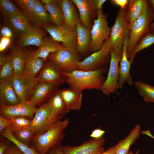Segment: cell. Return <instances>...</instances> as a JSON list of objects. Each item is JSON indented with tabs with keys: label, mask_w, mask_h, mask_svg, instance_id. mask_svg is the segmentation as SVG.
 Returning a JSON list of instances; mask_svg holds the SVG:
<instances>
[{
	"label": "cell",
	"mask_w": 154,
	"mask_h": 154,
	"mask_svg": "<svg viewBox=\"0 0 154 154\" xmlns=\"http://www.w3.org/2000/svg\"><path fill=\"white\" fill-rule=\"evenodd\" d=\"M104 71L103 66L94 71L76 70L70 72H62L70 88L82 92L85 90H100L106 79Z\"/></svg>",
	"instance_id": "6da1fadb"
},
{
	"label": "cell",
	"mask_w": 154,
	"mask_h": 154,
	"mask_svg": "<svg viewBox=\"0 0 154 154\" xmlns=\"http://www.w3.org/2000/svg\"><path fill=\"white\" fill-rule=\"evenodd\" d=\"M69 123L68 118L59 120L43 134L33 137L32 143L39 154H46L52 147L60 143L64 131Z\"/></svg>",
	"instance_id": "7a4b0ae2"
},
{
	"label": "cell",
	"mask_w": 154,
	"mask_h": 154,
	"mask_svg": "<svg viewBox=\"0 0 154 154\" xmlns=\"http://www.w3.org/2000/svg\"><path fill=\"white\" fill-rule=\"evenodd\" d=\"M154 20V10L149 1L143 13L129 27L126 48V53L129 59L134 48L143 36L149 32L150 25Z\"/></svg>",
	"instance_id": "3957f363"
},
{
	"label": "cell",
	"mask_w": 154,
	"mask_h": 154,
	"mask_svg": "<svg viewBox=\"0 0 154 154\" xmlns=\"http://www.w3.org/2000/svg\"><path fill=\"white\" fill-rule=\"evenodd\" d=\"M97 17L93 21L90 31L91 40L89 49L95 52L103 46L106 40L109 37L111 28L108 25V14H104L103 9L96 11Z\"/></svg>",
	"instance_id": "277c9868"
},
{
	"label": "cell",
	"mask_w": 154,
	"mask_h": 154,
	"mask_svg": "<svg viewBox=\"0 0 154 154\" xmlns=\"http://www.w3.org/2000/svg\"><path fill=\"white\" fill-rule=\"evenodd\" d=\"M129 30V26L120 9L117 13L115 23L111 28L108 40L111 50L121 57L124 38Z\"/></svg>",
	"instance_id": "5b68a950"
},
{
	"label": "cell",
	"mask_w": 154,
	"mask_h": 154,
	"mask_svg": "<svg viewBox=\"0 0 154 154\" xmlns=\"http://www.w3.org/2000/svg\"><path fill=\"white\" fill-rule=\"evenodd\" d=\"M77 51L63 47L54 52L50 53L47 60L62 72H70L78 70L79 62Z\"/></svg>",
	"instance_id": "8992f818"
},
{
	"label": "cell",
	"mask_w": 154,
	"mask_h": 154,
	"mask_svg": "<svg viewBox=\"0 0 154 154\" xmlns=\"http://www.w3.org/2000/svg\"><path fill=\"white\" fill-rule=\"evenodd\" d=\"M44 29L53 39L61 43L63 47L77 51L76 29L72 30L64 22L58 26L51 24L45 27Z\"/></svg>",
	"instance_id": "52a82bcc"
},
{
	"label": "cell",
	"mask_w": 154,
	"mask_h": 154,
	"mask_svg": "<svg viewBox=\"0 0 154 154\" xmlns=\"http://www.w3.org/2000/svg\"><path fill=\"white\" fill-rule=\"evenodd\" d=\"M111 50L108 38L101 49L78 62V70L94 71L100 68L110 60Z\"/></svg>",
	"instance_id": "ba28073f"
},
{
	"label": "cell",
	"mask_w": 154,
	"mask_h": 154,
	"mask_svg": "<svg viewBox=\"0 0 154 154\" xmlns=\"http://www.w3.org/2000/svg\"><path fill=\"white\" fill-rule=\"evenodd\" d=\"M62 118L52 116L45 102L37 108L32 119L30 126L33 132L34 136L45 132L54 123L61 120Z\"/></svg>",
	"instance_id": "9c48e42d"
},
{
	"label": "cell",
	"mask_w": 154,
	"mask_h": 154,
	"mask_svg": "<svg viewBox=\"0 0 154 154\" xmlns=\"http://www.w3.org/2000/svg\"><path fill=\"white\" fill-rule=\"evenodd\" d=\"M12 84L20 102L30 101L34 88L38 82L36 77L23 74L13 76Z\"/></svg>",
	"instance_id": "30bf717a"
},
{
	"label": "cell",
	"mask_w": 154,
	"mask_h": 154,
	"mask_svg": "<svg viewBox=\"0 0 154 154\" xmlns=\"http://www.w3.org/2000/svg\"><path fill=\"white\" fill-rule=\"evenodd\" d=\"M122 57L111 50L109 68L107 77L101 90L106 95H109L119 89L118 81L120 75L119 63Z\"/></svg>",
	"instance_id": "8fae6325"
},
{
	"label": "cell",
	"mask_w": 154,
	"mask_h": 154,
	"mask_svg": "<svg viewBox=\"0 0 154 154\" xmlns=\"http://www.w3.org/2000/svg\"><path fill=\"white\" fill-rule=\"evenodd\" d=\"M105 139L103 137L93 138L77 146L67 145L62 146L63 154H100L104 152Z\"/></svg>",
	"instance_id": "7c38bea8"
},
{
	"label": "cell",
	"mask_w": 154,
	"mask_h": 154,
	"mask_svg": "<svg viewBox=\"0 0 154 154\" xmlns=\"http://www.w3.org/2000/svg\"><path fill=\"white\" fill-rule=\"evenodd\" d=\"M36 77L38 81L51 83L57 87L66 82V80L62 71L48 60L45 62Z\"/></svg>",
	"instance_id": "4fadbf2b"
},
{
	"label": "cell",
	"mask_w": 154,
	"mask_h": 154,
	"mask_svg": "<svg viewBox=\"0 0 154 154\" xmlns=\"http://www.w3.org/2000/svg\"><path fill=\"white\" fill-rule=\"evenodd\" d=\"M37 108L33 106L29 101L21 102L18 104L10 106L0 104V114L6 118L23 116L32 119Z\"/></svg>",
	"instance_id": "5bb4252c"
},
{
	"label": "cell",
	"mask_w": 154,
	"mask_h": 154,
	"mask_svg": "<svg viewBox=\"0 0 154 154\" xmlns=\"http://www.w3.org/2000/svg\"><path fill=\"white\" fill-rule=\"evenodd\" d=\"M55 85L49 83L38 81L35 85L30 100L34 107L47 101L57 90Z\"/></svg>",
	"instance_id": "9a60e30c"
},
{
	"label": "cell",
	"mask_w": 154,
	"mask_h": 154,
	"mask_svg": "<svg viewBox=\"0 0 154 154\" xmlns=\"http://www.w3.org/2000/svg\"><path fill=\"white\" fill-rule=\"evenodd\" d=\"M77 7L79 13V18L84 27H92V22L97 15L93 0H71Z\"/></svg>",
	"instance_id": "2e32d148"
},
{
	"label": "cell",
	"mask_w": 154,
	"mask_h": 154,
	"mask_svg": "<svg viewBox=\"0 0 154 154\" xmlns=\"http://www.w3.org/2000/svg\"><path fill=\"white\" fill-rule=\"evenodd\" d=\"M149 2V0H129L124 8H120L129 27L143 13L147 7Z\"/></svg>",
	"instance_id": "e0dca14e"
},
{
	"label": "cell",
	"mask_w": 154,
	"mask_h": 154,
	"mask_svg": "<svg viewBox=\"0 0 154 154\" xmlns=\"http://www.w3.org/2000/svg\"><path fill=\"white\" fill-rule=\"evenodd\" d=\"M42 28L32 26L26 32L19 36L18 46L23 48L28 46L33 45L39 47L43 38L45 37L46 31Z\"/></svg>",
	"instance_id": "ac0fdd59"
},
{
	"label": "cell",
	"mask_w": 154,
	"mask_h": 154,
	"mask_svg": "<svg viewBox=\"0 0 154 154\" xmlns=\"http://www.w3.org/2000/svg\"><path fill=\"white\" fill-rule=\"evenodd\" d=\"M128 33L124 38L122 53V58L120 62V75L118 81L119 89H122L124 83L126 82L129 86L133 84V79L131 76L130 70L131 64L128 58L126 48L128 41Z\"/></svg>",
	"instance_id": "d6986e66"
},
{
	"label": "cell",
	"mask_w": 154,
	"mask_h": 154,
	"mask_svg": "<svg viewBox=\"0 0 154 154\" xmlns=\"http://www.w3.org/2000/svg\"><path fill=\"white\" fill-rule=\"evenodd\" d=\"M54 117L63 116L70 111L66 107L62 98L61 90H56L45 102Z\"/></svg>",
	"instance_id": "ffe728a7"
},
{
	"label": "cell",
	"mask_w": 154,
	"mask_h": 154,
	"mask_svg": "<svg viewBox=\"0 0 154 154\" xmlns=\"http://www.w3.org/2000/svg\"><path fill=\"white\" fill-rule=\"evenodd\" d=\"M0 104L10 106L21 102L13 87L11 79L0 82Z\"/></svg>",
	"instance_id": "44dd1931"
},
{
	"label": "cell",
	"mask_w": 154,
	"mask_h": 154,
	"mask_svg": "<svg viewBox=\"0 0 154 154\" xmlns=\"http://www.w3.org/2000/svg\"><path fill=\"white\" fill-rule=\"evenodd\" d=\"M31 21L34 26L41 28L52 24L51 17L41 1L38 0L34 6Z\"/></svg>",
	"instance_id": "7402d4cb"
},
{
	"label": "cell",
	"mask_w": 154,
	"mask_h": 154,
	"mask_svg": "<svg viewBox=\"0 0 154 154\" xmlns=\"http://www.w3.org/2000/svg\"><path fill=\"white\" fill-rule=\"evenodd\" d=\"M63 47L61 43L56 41L51 37H45L38 49L33 52L34 56L41 58L45 62L49 54L58 51Z\"/></svg>",
	"instance_id": "603a6c76"
},
{
	"label": "cell",
	"mask_w": 154,
	"mask_h": 154,
	"mask_svg": "<svg viewBox=\"0 0 154 154\" xmlns=\"http://www.w3.org/2000/svg\"><path fill=\"white\" fill-rule=\"evenodd\" d=\"M74 4L71 0H61L60 5L63 13L64 23L72 29L75 30L77 24L80 21Z\"/></svg>",
	"instance_id": "cb8c5ba5"
},
{
	"label": "cell",
	"mask_w": 154,
	"mask_h": 154,
	"mask_svg": "<svg viewBox=\"0 0 154 154\" xmlns=\"http://www.w3.org/2000/svg\"><path fill=\"white\" fill-rule=\"evenodd\" d=\"M62 98L67 107L70 110H78L81 108L82 99V92L70 88L61 90Z\"/></svg>",
	"instance_id": "d4e9b609"
},
{
	"label": "cell",
	"mask_w": 154,
	"mask_h": 154,
	"mask_svg": "<svg viewBox=\"0 0 154 154\" xmlns=\"http://www.w3.org/2000/svg\"><path fill=\"white\" fill-rule=\"evenodd\" d=\"M92 27L87 28L83 26L80 22L76 27V49L78 52L84 54L89 48L91 40L90 31Z\"/></svg>",
	"instance_id": "484cf974"
},
{
	"label": "cell",
	"mask_w": 154,
	"mask_h": 154,
	"mask_svg": "<svg viewBox=\"0 0 154 154\" xmlns=\"http://www.w3.org/2000/svg\"><path fill=\"white\" fill-rule=\"evenodd\" d=\"M141 131L140 125H136L125 138L119 141L115 145L114 154H127L129 152L131 146L139 137Z\"/></svg>",
	"instance_id": "4316f807"
},
{
	"label": "cell",
	"mask_w": 154,
	"mask_h": 154,
	"mask_svg": "<svg viewBox=\"0 0 154 154\" xmlns=\"http://www.w3.org/2000/svg\"><path fill=\"white\" fill-rule=\"evenodd\" d=\"M27 52L18 46L11 48L9 55L14 69V76L21 75L23 73Z\"/></svg>",
	"instance_id": "83f0119b"
},
{
	"label": "cell",
	"mask_w": 154,
	"mask_h": 154,
	"mask_svg": "<svg viewBox=\"0 0 154 154\" xmlns=\"http://www.w3.org/2000/svg\"><path fill=\"white\" fill-rule=\"evenodd\" d=\"M45 62L43 59L34 56L33 52H27L23 74L30 76L36 77L43 67Z\"/></svg>",
	"instance_id": "f1b7e54d"
},
{
	"label": "cell",
	"mask_w": 154,
	"mask_h": 154,
	"mask_svg": "<svg viewBox=\"0 0 154 154\" xmlns=\"http://www.w3.org/2000/svg\"><path fill=\"white\" fill-rule=\"evenodd\" d=\"M8 20L20 34L25 33L32 26L29 18L21 10Z\"/></svg>",
	"instance_id": "f546056e"
},
{
	"label": "cell",
	"mask_w": 154,
	"mask_h": 154,
	"mask_svg": "<svg viewBox=\"0 0 154 154\" xmlns=\"http://www.w3.org/2000/svg\"><path fill=\"white\" fill-rule=\"evenodd\" d=\"M133 84L144 102L154 103V86L140 80L135 81Z\"/></svg>",
	"instance_id": "4dcf8cb0"
},
{
	"label": "cell",
	"mask_w": 154,
	"mask_h": 154,
	"mask_svg": "<svg viewBox=\"0 0 154 154\" xmlns=\"http://www.w3.org/2000/svg\"><path fill=\"white\" fill-rule=\"evenodd\" d=\"M44 6L51 17L53 25L58 26L64 22L63 14L60 5L47 3L44 4Z\"/></svg>",
	"instance_id": "1f68e13d"
},
{
	"label": "cell",
	"mask_w": 154,
	"mask_h": 154,
	"mask_svg": "<svg viewBox=\"0 0 154 154\" xmlns=\"http://www.w3.org/2000/svg\"><path fill=\"white\" fill-rule=\"evenodd\" d=\"M10 126L6 128L0 133L1 136L9 139L16 145L24 154H39L33 145L29 146L17 141L13 136Z\"/></svg>",
	"instance_id": "d6a6232c"
},
{
	"label": "cell",
	"mask_w": 154,
	"mask_h": 154,
	"mask_svg": "<svg viewBox=\"0 0 154 154\" xmlns=\"http://www.w3.org/2000/svg\"><path fill=\"white\" fill-rule=\"evenodd\" d=\"M154 44V34L149 32L145 35L133 49L129 60L133 63L136 55L140 51Z\"/></svg>",
	"instance_id": "836d02e7"
},
{
	"label": "cell",
	"mask_w": 154,
	"mask_h": 154,
	"mask_svg": "<svg viewBox=\"0 0 154 154\" xmlns=\"http://www.w3.org/2000/svg\"><path fill=\"white\" fill-rule=\"evenodd\" d=\"M12 133L15 139L20 143L29 146H31L34 134L30 126L16 130Z\"/></svg>",
	"instance_id": "e575fe53"
},
{
	"label": "cell",
	"mask_w": 154,
	"mask_h": 154,
	"mask_svg": "<svg viewBox=\"0 0 154 154\" xmlns=\"http://www.w3.org/2000/svg\"><path fill=\"white\" fill-rule=\"evenodd\" d=\"M7 118L9 119L11 123L10 127L12 133L16 130L30 126L32 121V119L23 116L12 117Z\"/></svg>",
	"instance_id": "d590c367"
},
{
	"label": "cell",
	"mask_w": 154,
	"mask_h": 154,
	"mask_svg": "<svg viewBox=\"0 0 154 154\" xmlns=\"http://www.w3.org/2000/svg\"><path fill=\"white\" fill-rule=\"evenodd\" d=\"M0 8L2 14L8 19L21 10L9 0H0Z\"/></svg>",
	"instance_id": "8d00e7d4"
},
{
	"label": "cell",
	"mask_w": 154,
	"mask_h": 154,
	"mask_svg": "<svg viewBox=\"0 0 154 154\" xmlns=\"http://www.w3.org/2000/svg\"><path fill=\"white\" fill-rule=\"evenodd\" d=\"M0 66V82L11 79L14 76V69L11 60L9 56L5 62Z\"/></svg>",
	"instance_id": "74e56055"
},
{
	"label": "cell",
	"mask_w": 154,
	"mask_h": 154,
	"mask_svg": "<svg viewBox=\"0 0 154 154\" xmlns=\"http://www.w3.org/2000/svg\"><path fill=\"white\" fill-rule=\"evenodd\" d=\"M37 0H14L13 1L29 18L31 21L34 6Z\"/></svg>",
	"instance_id": "f35d334b"
},
{
	"label": "cell",
	"mask_w": 154,
	"mask_h": 154,
	"mask_svg": "<svg viewBox=\"0 0 154 154\" xmlns=\"http://www.w3.org/2000/svg\"><path fill=\"white\" fill-rule=\"evenodd\" d=\"M1 37H6L11 39L15 38L20 34L11 25L9 20L1 25L0 29Z\"/></svg>",
	"instance_id": "ab89813d"
},
{
	"label": "cell",
	"mask_w": 154,
	"mask_h": 154,
	"mask_svg": "<svg viewBox=\"0 0 154 154\" xmlns=\"http://www.w3.org/2000/svg\"><path fill=\"white\" fill-rule=\"evenodd\" d=\"M12 40L6 37H1L0 40V52H2L10 46Z\"/></svg>",
	"instance_id": "60d3db41"
},
{
	"label": "cell",
	"mask_w": 154,
	"mask_h": 154,
	"mask_svg": "<svg viewBox=\"0 0 154 154\" xmlns=\"http://www.w3.org/2000/svg\"><path fill=\"white\" fill-rule=\"evenodd\" d=\"M11 142L9 139L0 137V154H3L9 147Z\"/></svg>",
	"instance_id": "b9f144b4"
},
{
	"label": "cell",
	"mask_w": 154,
	"mask_h": 154,
	"mask_svg": "<svg viewBox=\"0 0 154 154\" xmlns=\"http://www.w3.org/2000/svg\"><path fill=\"white\" fill-rule=\"evenodd\" d=\"M3 154H24L19 148L12 142Z\"/></svg>",
	"instance_id": "7bdbcfd3"
},
{
	"label": "cell",
	"mask_w": 154,
	"mask_h": 154,
	"mask_svg": "<svg viewBox=\"0 0 154 154\" xmlns=\"http://www.w3.org/2000/svg\"><path fill=\"white\" fill-rule=\"evenodd\" d=\"M11 125V122L9 119L0 115V133Z\"/></svg>",
	"instance_id": "ee69618b"
},
{
	"label": "cell",
	"mask_w": 154,
	"mask_h": 154,
	"mask_svg": "<svg viewBox=\"0 0 154 154\" xmlns=\"http://www.w3.org/2000/svg\"><path fill=\"white\" fill-rule=\"evenodd\" d=\"M105 133V131L104 130L100 129H96L92 131L90 136L93 139H99L102 137Z\"/></svg>",
	"instance_id": "f6af8a7d"
},
{
	"label": "cell",
	"mask_w": 154,
	"mask_h": 154,
	"mask_svg": "<svg viewBox=\"0 0 154 154\" xmlns=\"http://www.w3.org/2000/svg\"><path fill=\"white\" fill-rule=\"evenodd\" d=\"M60 143L51 148L46 154H63Z\"/></svg>",
	"instance_id": "bcb514c9"
},
{
	"label": "cell",
	"mask_w": 154,
	"mask_h": 154,
	"mask_svg": "<svg viewBox=\"0 0 154 154\" xmlns=\"http://www.w3.org/2000/svg\"><path fill=\"white\" fill-rule=\"evenodd\" d=\"M129 0H112L111 2L112 3L120 6V8H124L127 5Z\"/></svg>",
	"instance_id": "7dc6e473"
},
{
	"label": "cell",
	"mask_w": 154,
	"mask_h": 154,
	"mask_svg": "<svg viewBox=\"0 0 154 154\" xmlns=\"http://www.w3.org/2000/svg\"><path fill=\"white\" fill-rule=\"evenodd\" d=\"M106 1V0H93L94 7L96 10L102 9V5Z\"/></svg>",
	"instance_id": "c3c4849f"
},
{
	"label": "cell",
	"mask_w": 154,
	"mask_h": 154,
	"mask_svg": "<svg viewBox=\"0 0 154 154\" xmlns=\"http://www.w3.org/2000/svg\"><path fill=\"white\" fill-rule=\"evenodd\" d=\"M115 149V146H112L100 154H114Z\"/></svg>",
	"instance_id": "681fc988"
},
{
	"label": "cell",
	"mask_w": 154,
	"mask_h": 154,
	"mask_svg": "<svg viewBox=\"0 0 154 154\" xmlns=\"http://www.w3.org/2000/svg\"><path fill=\"white\" fill-rule=\"evenodd\" d=\"M41 1L44 4L47 3H51L55 4L60 5V0H41Z\"/></svg>",
	"instance_id": "f907efd6"
},
{
	"label": "cell",
	"mask_w": 154,
	"mask_h": 154,
	"mask_svg": "<svg viewBox=\"0 0 154 154\" xmlns=\"http://www.w3.org/2000/svg\"><path fill=\"white\" fill-rule=\"evenodd\" d=\"M7 56L2 54H1L0 56V66L2 65L6 61Z\"/></svg>",
	"instance_id": "816d5d0a"
},
{
	"label": "cell",
	"mask_w": 154,
	"mask_h": 154,
	"mask_svg": "<svg viewBox=\"0 0 154 154\" xmlns=\"http://www.w3.org/2000/svg\"><path fill=\"white\" fill-rule=\"evenodd\" d=\"M149 32L154 34V22H152L150 24L149 26Z\"/></svg>",
	"instance_id": "f5cc1de1"
},
{
	"label": "cell",
	"mask_w": 154,
	"mask_h": 154,
	"mask_svg": "<svg viewBox=\"0 0 154 154\" xmlns=\"http://www.w3.org/2000/svg\"><path fill=\"white\" fill-rule=\"evenodd\" d=\"M139 153L140 150L139 149L135 152H134V151H129L127 154H139Z\"/></svg>",
	"instance_id": "db71d44e"
},
{
	"label": "cell",
	"mask_w": 154,
	"mask_h": 154,
	"mask_svg": "<svg viewBox=\"0 0 154 154\" xmlns=\"http://www.w3.org/2000/svg\"><path fill=\"white\" fill-rule=\"evenodd\" d=\"M149 1L154 10V0H149Z\"/></svg>",
	"instance_id": "11a10c76"
},
{
	"label": "cell",
	"mask_w": 154,
	"mask_h": 154,
	"mask_svg": "<svg viewBox=\"0 0 154 154\" xmlns=\"http://www.w3.org/2000/svg\"></svg>",
	"instance_id": "9f6ffc18"
}]
</instances>
